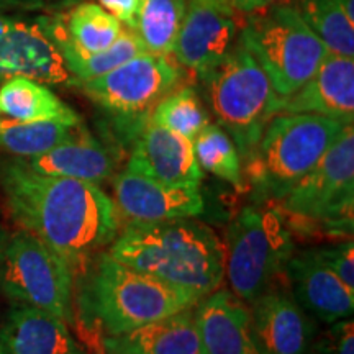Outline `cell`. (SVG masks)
<instances>
[{
  "label": "cell",
  "instance_id": "obj_10",
  "mask_svg": "<svg viewBox=\"0 0 354 354\" xmlns=\"http://www.w3.org/2000/svg\"><path fill=\"white\" fill-rule=\"evenodd\" d=\"M284 210L307 220L348 225L354 201V127H344L320 161L292 187Z\"/></svg>",
  "mask_w": 354,
  "mask_h": 354
},
{
  "label": "cell",
  "instance_id": "obj_29",
  "mask_svg": "<svg viewBox=\"0 0 354 354\" xmlns=\"http://www.w3.org/2000/svg\"><path fill=\"white\" fill-rule=\"evenodd\" d=\"M312 354H354V323L351 317L330 323L323 333H317Z\"/></svg>",
  "mask_w": 354,
  "mask_h": 354
},
{
  "label": "cell",
  "instance_id": "obj_3",
  "mask_svg": "<svg viewBox=\"0 0 354 354\" xmlns=\"http://www.w3.org/2000/svg\"><path fill=\"white\" fill-rule=\"evenodd\" d=\"M346 123L315 113H277L246 158V176L261 196L282 201L333 145Z\"/></svg>",
  "mask_w": 354,
  "mask_h": 354
},
{
  "label": "cell",
  "instance_id": "obj_7",
  "mask_svg": "<svg viewBox=\"0 0 354 354\" xmlns=\"http://www.w3.org/2000/svg\"><path fill=\"white\" fill-rule=\"evenodd\" d=\"M294 253V240L281 212L269 205L241 210L228 230L225 276L232 292L250 305L269 290Z\"/></svg>",
  "mask_w": 354,
  "mask_h": 354
},
{
  "label": "cell",
  "instance_id": "obj_21",
  "mask_svg": "<svg viewBox=\"0 0 354 354\" xmlns=\"http://www.w3.org/2000/svg\"><path fill=\"white\" fill-rule=\"evenodd\" d=\"M105 354H205L194 310L146 323L127 333L105 336Z\"/></svg>",
  "mask_w": 354,
  "mask_h": 354
},
{
  "label": "cell",
  "instance_id": "obj_20",
  "mask_svg": "<svg viewBox=\"0 0 354 354\" xmlns=\"http://www.w3.org/2000/svg\"><path fill=\"white\" fill-rule=\"evenodd\" d=\"M24 162L41 174L71 177L97 185L109 180L117 169L112 151L91 135L82 123L63 143L39 156L24 159Z\"/></svg>",
  "mask_w": 354,
  "mask_h": 354
},
{
  "label": "cell",
  "instance_id": "obj_35",
  "mask_svg": "<svg viewBox=\"0 0 354 354\" xmlns=\"http://www.w3.org/2000/svg\"><path fill=\"white\" fill-rule=\"evenodd\" d=\"M0 253H2V243H0Z\"/></svg>",
  "mask_w": 354,
  "mask_h": 354
},
{
  "label": "cell",
  "instance_id": "obj_31",
  "mask_svg": "<svg viewBox=\"0 0 354 354\" xmlns=\"http://www.w3.org/2000/svg\"><path fill=\"white\" fill-rule=\"evenodd\" d=\"M138 3L140 0H99V6L112 13L128 30L135 28Z\"/></svg>",
  "mask_w": 354,
  "mask_h": 354
},
{
  "label": "cell",
  "instance_id": "obj_17",
  "mask_svg": "<svg viewBox=\"0 0 354 354\" xmlns=\"http://www.w3.org/2000/svg\"><path fill=\"white\" fill-rule=\"evenodd\" d=\"M196 307L194 318L205 354H263L250 305L233 292H212Z\"/></svg>",
  "mask_w": 354,
  "mask_h": 354
},
{
  "label": "cell",
  "instance_id": "obj_18",
  "mask_svg": "<svg viewBox=\"0 0 354 354\" xmlns=\"http://www.w3.org/2000/svg\"><path fill=\"white\" fill-rule=\"evenodd\" d=\"M281 113H315L354 123V57L326 56L313 76L284 99Z\"/></svg>",
  "mask_w": 354,
  "mask_h": 354
},
{
  "label": "cell",
  "instance_id": "obj_23",
  "mask_svg": "<svg viewBox=\"0 0 354 354\" xmlns=\"http://www.w3.org/2000/svg\"><path fill=\"white\" fill-rule=\"evenodd\" d=\"M185 15V0H140L133 32L146 53L172 56Z\"/></svg>",
  "mask_w": 354,
  "mask_h": 354
},
{
  "label": "cell",
  "instance_id": "obj_16",
  "mask_svg": "<svg viewBox=\"0 0 354 354\" xmlns=\"http://www.w3.org/2000/svg\"><path fill=\"white\" fill-rule=\"evenodd\" d=\"M256 338L263 354H312L315 320L294 297L282 290H266L250 304Z\"/></svg>",
  "mask_w": 354,
  "mask_h": 354
},
{
  "label": "cell",
  "instance_id": "obj_22",
  "mask_svg": "<svg viewBox=\"0 0 354 354\" xmlns=\"http://www.w3.org/2000/svg\"><path fill=\"white\" fill-rule=\"evenodd\" d=\"M0 113L17 122H56L77 127L81 115L46 84L28 77H8L0 86Z\"/></svg>",
  "mask_w": 354,
  "mask_h": 354
},
{
  "label": "cell",
  "instance_id": "obj_33",
  "mask_svg": "<svg viewBox=\"0 0 354 354\" xmlns=\"http://www.w3.org/2000/svg\"><path fill=\"white\" fill-rule=\"evenodd\" d=\"M50 0H0V13L12 10H38L46 7Z\"/></svg>",
  "mask_w": 354,
  "mask_h": 354
},
{
  "label": "cell",
  "instance_id": "obj_32",
  "mask_svg": "<svg viewBox=\"0 0 354 354\" xmlns=\"http://www.w3.org/2000/svg\"><path fill=\"white\" fill-rule=\"evenodd\" d=\"M232 2L234 10L240 13V15L248 17L271 6H276L279 2H284V0H232Z\"/></svg>",
  "mask_w": 354,
  "mask_h": 354
},
{
  "label": "cell",
  "instance_id": "obj_12",
  "mask_svg": "<svg viewBox=\"0 0 354 354\" xmlns=\"http://www.w3.org/2000/svg\"><path fill=\"white\" fill-rule=\"evenodd\" d=\"M28 77L46 86H77L41 17H12L0 35V79Z\"/></svg>",
  "mask_w": 354,
  "mask_h": 354
},
{
  "label": "cell",
  "instance_id": "obj_13",
  "mask_svg": "<svg viewBox=\"0 0 354 354\" xmlns=\"http://www.w3.org/2000/svg\"><path fill=\"white\" fill-rule=\"evenodd\" d=\"M113 202L131 223L192 218L205 209L201 185H171L131 169L113 177Z\"/></svg>",
  "mask_w": 354,
  "mask_h": 354
},
{
  "label": "cell",
  "instance_id": "obj_30",
  "mask_svg": "<svg viewBox=\"0 0 354 354\" xmlns=\"http://www.w3.org/2000/svg\"><path fill=\"white\" fill-rule=\"evenodd\" d=\"M320 259L333 271L348 289L354 290V243L343 241L339 245L317 248Z\"/></svg>",
  "mask_w": 354,
  "mask_h": 354
},
{
  "label": "cell",
  "instance_id": "obj_24",
  "mask_svg": "<svg viewBox=\"0 0 354 354\" xmlns=\"http://www.w3.org/2000/svg\"><path fill=\"white\" fill-rule=\"evenodd\" d=\"M294 3L330 55L354 57V19L342 0H295Z\"/></svg>",
  "mask_w": 354,
  "mask_h": 354
},
{
  "label": "cell",
  "instance_id": "obj_6",
  "mask_svg": "<svg viewBox=\"0 0 354 354\" xmlns=\"http://www.w3.org/2000/svg\"><path fill=\"white\" fill-rule=\"evenodd\" d=\"M201 300L102 254L88 287V307L107 336L194 308Z\"/></svg>",
  "mask_w": 354,
  "mask_h": 354
},
{
  "label": "cell",
  "instance_id": "obj_28",
  "mask_svg": "<svg viewBox=\"0 0 354 354\" xmlns=\"http://www.w3.org/2000/svg\"><path fill=\"white\" fill-rule=\"evenodd\" d=\"M194 153L202 171L241 187L243 159L232 136L218 123H209L192 141Z\"/></svg>",
  "mask_w": 354,
  "mask_h": 354
},
{
  "label": "cell",
  "instance_id": "obj_8",
  "mask_svg": "<svg viewBox=\"0 0 354 354\" xmlns=\"http://www.w3.org/2000/svg\"><path fill=\"white\" fill-rule=\"evenodd\" d=\"M0 287L17 305L73 322V268L32 233H13L0 253Z\"/></svg>",
  "mask_w": 354,
  "mask_h": 354
},
{
  "label": "cell",
  "instance_id": "obj_4",
  "mask_svg": "<svg viewBox=\"0 0 354 354\" xmlns=\"http://www.w3.org/2000/svg\"><path fill=\"white\" fill-rule=\"evenodd\" d=\"M203 82L216 122L232 136L241 159H246L258 146L271 118L282 112L284 99L276 94L240 37Z\"/></svg>",
  "mask_w": 354,
  "mask_h": 354
},
{
  "label": "cell",
  "instance_id": "obj_2",
  "mask_svg": "<svg viewBox=\"0 0 354 354\" xmlns=\"http://www.w3.org/2000/svg\"><path fill=\"white\" fill-rule=\"evenodd\" d=\"M109 254L198 300L225 277V246L214 230L190 218L130 223Z\"/></svg>",
  "mask_w": 354,
  "mask_h": 354
},
{
  "label": "cell",
  "instance_id": "obj_5",
  "mask_svg": "<svg viewBox=\"0 0 354 354\" xmlns=\"http://www.w3.org/2000/svg\"><path fill=\"white\" fill-rule=\"evenodd\" d=\"M240 39L282 99L299 91L330 55L297 7L286 0L248 15Z\"/></svg>",
  "mask_w": 354,
  "mask_h": 354
},
{
  "label": "cell",
  "instance_id": "obj_9",
  "mask_svg": "<svg viewBox=\"0 0 354 354\" xmlns=\"http://www.w3.org/2000/svg\"><path fill=\"white\" fill-rule=\"evenodd\" d=\"M180 77L183 69L172 56L141 53L79 87L125 128L133 123L140 131L145 127L141 122L151 117L159 100L179 86Z\"/></svg>",
  "mask_w": 354,
  "mask_h": 354
},
{
  "label": "cell",
  "instance_id": "obj_27",
  "mask_svg": "<svg viewBox=\"0 0 354 354\" xmlns=\"http://www.w3.org/2000/svg\"><path fill=\"white\" fill-rule=\"evenodd\" d=\"M149 120L194 141L210 123V115L196 88L184 86L162 97L153 109Z\"/></svg>",
  "mask_w": 354,
  "mask_h": 354
},
{
  "label": "cell",
  "instance_id": "obj_1",
  "mask_svg": "<svg viewBox=\"0 0 354 354\" xmlns=\"http://www.w3.org/2000/svg\"><path fill=\"white\" fill-rule=\"evenodd\" d=\"M0 187L13 218L71 268L117 238L120 214L100 185L41 174L20 158L0 162Z\"/></svg>",
  "mask_w": 354,
  "mask_h": 354
},
{
  "label": "cell",
  "instance_id": "obj_34",
  "mask_svg": "<svg viewBox=\"0 0 354 354\" xmlns=\"http://www.w3.org/2000/svg\"><path fill=\"white\" fill-rule=\"evenodd\" d=\"M8 19H10V15H6V13H0V35H2L3 30H6V26L8 24Z\"/></svg>",
  "mask_w": 354,
  "mask_h": 354
},
{
  "label": "cell",
  "instance_id": "obj_15",
  "mask_svg": "<svg viewBox=\"0 0 354 354\" xmlns=\"http://www.w3.org/2000/svg\"><path fill=\"white\" fill-rule=\"evenodd\" d=\"M127 169L171 185H201L203 179L192 141L151 120L138 131Z\"/></svg>",
  "mask_w": 354,
  "mask_h": 354
},
{
  "label": "cell",
  "instance_id": "obj_19",
  "mask_svg": "<svg viewBox=\"0 0 354 354\" xmlns=\"http://www.w3.org/2000/svg\"><path fill=\"white\" fill-rule=\"evenodd\" d=\"M0 354H86L63 318L17 305L0 326Z\"/></svg>",
  "mask_w": 354,
  "mask_h": 354
},
{
  "label": "cell",
  "instance_id": "obj_11",
  "mask_svg": "<svg viewBox=\"0 0 354 354\" xmlns=\"http://www.w3.org/2000/svg\"><path fill=\"white\" fill-rule=\"evenodd\" d=\"M240 25L232 0H189L172 57L203 81L232 51Z\"/></svg>",
  "mask_w": 354,
  "mask_h": 354
},
{
  "label": "cell",
  "instance_id": "obj_25",
  "mask_svg": "<svg viewBox=\"0 0 354 354\" xmlns=\"http://www.w3.org/2000/svg\"><path fill=\"white\" fill-rule=\"evenodd\" d=\"M63 17L69 41L84 53L107 50L117 41L125 26L95 2H81Z\"/></svg>",
  "mask_w": 354,
  "mask_h": 354
},
{
  "label": "cell",
  "instance_id": "obj_14",
  "mask_svg": "<svg viewBox=\"0 0 354 354\" xmlns=\"http://www.w3.org/2000/svg\"><path fill=\"white\" fill-rule=\"evenodd\" d=\"M284 274L292 297L313 320L330 325L353 315L354 290L348 289L323 263L317 250L294 251L287 261Z\"/></svg>",
  "mask_w": 354,
  "mask_h": 354
},
{
  "label": "cell",
  "instance_id": "obj_26",
  "mask_svg": "<svg viewBox=\"0 0 354 354\" xmlns=\"http://www.w3.org/2000/svg\"><path fill=\"white\" fill-rule=\"evenodd\" d=\"M77 127L56 122H17L0 118V149L24 159L39 156L68 140Z\"/></svg>",
  "mask_w": 354,
  "mask_h": 354
}]
</instances>
